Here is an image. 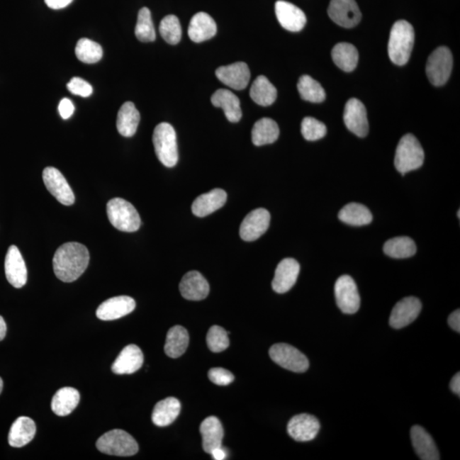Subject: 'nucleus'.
Returning <instances> with one entry per match:
<instances>
[{
	"label": "nucleus",
	"instance_id": "4c0bfd02",
	"mask_svg": "<svg viewBox=\"0 0 460 460\" xmlns=\"http://www.w3.org/2000/svg\"><path fill=\"white\" fill-rule=\"evenodd\" d=\"M298 90L303 100L310 103H322L326 99V92L319 82L309 75H303L298 80Z\"/></svg>",
	"mask_w": 460,
	"mask_h": 460
},
{
	"label": "nucleus",
	"instance_id": "49530a36",
	"mask_svg": "<svg viewBox=\"0 0 460 460\" xmlns=\"http://www.w3.org/2000/svg\"><path fill=\"white\" fill-rule=\"evenodd\" d=\"M58 111L63 120L69 119L74 115V106L69 99H63L59 103Z\"/></svg>",
	"mask_w": 460,
	"mask_h": 460
},
{
	"label": "nucleus",
	"instance_id": "0eeeda50",
	"mask_svg": "<svg viewBox=\"0 0 460 460\" xmlns=\"http://www.w3.org/2000/svg\"><path fill=\"white\" fill-rule=\"evenodd\" d=\"M453 69V55L451 50L442 46L429 57L426 64V74L434 86H442L449 80Z\"/></svg>",
	"mask_w": 460,
	"mask_h": 460
},
{
	"label": "nucleus",
	"instance_id": "cd10ccee",
	"mask_svg": "<svg viewBox=\"0 0 460 460\" xmlns=\"http://www.w3.org/2000/svg\"><path fill=\"white\" fill-rule=\"evenodd\" d=\"M36 434L35 421L28 417H20L11 425L9 437V444L13 447H22L28 444Z\"/></svg>",
	"mask_w": 460,
	"mask_h": 460
},
{
	"label": "nucleus",
	"instance_id": "f3484780",
	"mask_svg": "<svg viewBox=\"0 0 460 460\" xmlns=\"http://www.w3.org/2000/svg\"><path fill=\"white\" fill-rule=\"evenodd\" d=\"M301 265L293 259H285L280 262L274 273L272 288L277 293H285L296 284Z\"/></svg>",
	"mask_w": 460,
	"mask_h": 460
},
{
	"label": "nucleus",
	"instance_id": "2f4dec72",
	"mask_svg": "<svg viewBox=\"0 0 460 460\" xmlns=\"http://www.w3.org/2000/svg\"><path fill=\"white\" fill-rule=\"evenodd\" d=\"M280 129L276 121L269 118L257 120L252 130V140L256 146L270 145L279 138Z\"/></svg>",
	"mask_w": 460,
	"mask_h": 460
},
{
	"label": "nucleus",
	"instance_id": "39448f33",
	"mask_svg": "<svg viewBox=\"0 0 460 460\" xmlns=\"http://www.w3.org/2000/svg\"><path fill=\"white\" fill-rule=\"evenodd\" d=\"M107 214L111 225L123 232H135L141 226V218L134 206L121 198L108 202Z\"/></svg>",
	"mask_w": 460,
	"mask_h": 460
},
{
	"label": "nucleus",
	"instance_id": "20e7f679",
	"mask_svg": "<svg viewBox=\"0 0 460 460\" xmlns=\"http://www.w3.org/2000/svg\"><path fill=\"white\" fill-rule=\"evenodd\" d=\"M153 143L156 155L164 167H175L179 162L176 135L174 128L168 123L156 126L153 135Z\"/></svg>",
	"mask_w": 460,
	"mask_h": 460
},
{
	"label": "nucleus",
	"instance_id": "f257e3e1",
	"mask_svg": "<svg viewBox=\"0 0 460 460\" xmlns=\"http://www.w3.org/2000/svg\"><path fill=\"white\" fill-rule=\"evenodd\" d=\"M90 262V253L84 245L67 242L62 245L55 253V274L63 282H73L86 271Z\"/></svg>",
	"mask_w": 460,
	"mask_h": 460
},
{
	"label": "nucleus",
	"instance_id": "f704fd0d",
	"mask_svg": "<svg viewBox=\"0 0 460 460\" xmlns=\"http://www.w3.org/2000/svg\"><path fill=\"white\" fill-rule=\"evenodd\" d=\"M332 57L335 64L344 72H352L358 63V50L349 43L337 44L332 50Z\"/></svg>",
	"mask_w": 460,
	"mask_h": 460
},
{
	"label": "nucleus",
	"instance_id": "dca6fc26",
	"mask_svg": "<svg viewBox=\"0 0 460 460\" xmlns=\"http://www.w3.org/2000/svg\"><path fill=\"white\" fill-rule=\"evenodd\" d=\"M5 270L7 281L16 288H22L28 281L26 264L18 247L11 246L8 249L5 261Z\"/></svg>",
	"mask_w": 460,
	"mask_h": 460
},
{
	"label": "nucleus",
	"instance_id": "f03ea898",
	"mask_svg": "<svg viewBox=\"0 0 460 460\" xmlns=\"http://www.w3.org/2000/svg\"><path fill=\"white\" fill-rule=\"evenodd\" d=\"M415 30L407 21H398L392 27L388 54L396 65L403 66L408 62L415 44Z\"/></svg>",
	"mask_w": 460,
	"mask_h": 460
},
{
	"label": "nucleus",
	"instance_id": "c03bdc74",
	"mask_svg": "<svg viewBox=\"0 0 460 460\" xmlns=\"http://www.w3.org/2000/svg\"><path fill=\"white\" fill-rule=\"evenodd\" d=\"M67 90L72 94L82 96V98H88L92 94L94 89L90 84L82 78L74 77L70 80L67 84Z\"/></svg>",
	"mask_w": 460,
	"mask_h": 460
},
{
	"label": "nucleus",
	"instance_id": "7ed1b4c3",
	"mask_svg": "<svg viewBox=\"0 0 460 460\" xmlns=\"http://www.w3.org/2000/svg\"><path fill=\"white\" fill-rule=\"evenodd\" d=\"M425 152L419 140L412 134L400 139L395 155V167L403 175L423 166Z\"/></svg>",
	"mask_w": 460,
	"mask_h": 460
},
{
	"label": "nucleus",
	"instance_id": "a211bd4d",
	"mask_svg": "<svg viewBox=\"0 0 460 460\" xmlns=\"http://www.w3.org/2000/svg\"><path fill=\"white\" fill-rule=\"evenodd\" d=\"M216 76L225 86L234 90L242 91L248 86L251 73L247 63L235 62L233 64L218 67Z\"/></svg>",
	"mask_w": 460,
	"mask_h": 460
},
{
	"label": "nucleus",
	"instance_id": "b1692460",
	"mask_svg": "<svg viewBox=\"0 0 460 460\" xmlns=\"http://www.w3.org/2000/svg\"><path fill=\"white\" fill-rule=\"evenodd\" d=\"M217 24L208 13L199 12L193 16L189 26V36L196 43L212 39L216 35Z\"/></svg>",
	"mask_w": 460,
	"mask_h": 460
},
{
	"label": "nucleus",
	"instance_id": "bb28decb",
	"mask_svg": "<svg viewBox=\"0 0 460 460\" xmlns=\"http://www.w3.org/2000/svg\"><path fill=\"white\" fill-rule=\"evenodd\" d=\"M212 103L214 107L220 108L225 113L228 120L232 123L239 122L242 117L240 102L237 96L225 89L214 92L212 96Z\"/></svg>",
	"mask_w": 460,
	"mask_h": 460
},
{
	"label": "nucleus",
	"instance_id": "393cba45",
	"mask_svg": "<svg viewBox=\"0 0 460 460\" xmlns=\"http://www.w3.org/2000/svg\"><path fill=\"white\" fill-rule=\"evenodd\" d=\"M411 440L415 453L420 459H440L436 443L432 436L421 426L415 425L411 429Z\"/></svg>",
	"mask_w": 460,
	"mask_h": 460
},
{
	"label": "nucleus",
	"instance_id": "c9c22d12",
	"mask_svg": "<svg viewBox=\"0 0 460 460\" xmlns=\"http://www.w3.org/2000/svg\"><path fill=\"white\" fill-rule=\"evenodd\" d=\"M339 218L349 225L363 226L373 221V215L365 206L349 203L340 210Z\"/></svg>",
	"mask_w": 460,
	"mask_h": 460
},
{
	"label": "nucleus",
	"instance_id": "9d476101",
	"mask_svg": "<svg viewBox=\"0 0 460 460\" xmlns=\"http://www.w3.org/2000/svg\"><path fill=\"white\" fill-rule=\"evenodd\" d=\"M327 11L333 22L345 28L356 27L361 19V11L354 0H331Z\"/></svg>",
	"mask_w": 460,
	"mask_h": 460
},
{
	"label": "nucleus",
	"instance_id": "79ce46f5",
	"mask_svg": "<svg viewBox=\"0 0 460 460\" xmlns=\"http://www.w3.org/2000/svg\"><path fill=\"white\" fill-rule=\"evenodd\" d=\"M229 332L219 326H213L209 329L206 342L208 348L214 353H219L225 350L230 346V340L228 337Z\"/></svg>",
	"mask_w": 460,
	"mask_h": 460
},
{
	"label": "nucleus",
	"instance_id": "a18cd8bd",
	"mask_svg": "<svg viewBox=\"0 0 460 460\" xmlns=\"http://www.w3.org/2000/svg\"><path fill=\"white\" fill-rule=\"evenodd\" d=\"M208 378L211 381L218 386H228L234 381L233 374L222 367H214L209 371Z\"/></svg>",
	"mask_w": 460,
	"mask_h": 460
},
{
	"label": "nucleus",
	"instance_id": "c85d7f7f",
	"mask_svg": "<svg viewBox=\"0 0 460 460\" xmlns=\"http://www.w3.org/2000/svg\"><path fill=\"white\" fill-rule=\"evenodd\" d=\"M140 113L132 102L122 105L117 116V129L122 136L130 138L137 133Z\"/></svg>",
	"mask_w": 460,
	"mask_h": 460
},
{
	"label": "nucleus",
	"instance_id": "5701e85b",
	"mask_svg": "<svg viewBox=\"0 0 460 460\" xmlns=\"http://www.w3.org/2000/svg\"><path fill=\"white\" fill-rule=\"evenodd\" d=\"M227 201V193L221 189H215L196 198L192 212L196 217L204 218L223 208Z\"/></svg>",
	"mask_w": 460,
	"mask_h": 460
},
{
	"label": "nucleus",
	"instance_id": "1a4fd4ad",
	"mask_svg": "<svg viewBox=\"0 0 460 460\" xmlns=\"http://www.w3.org/2000/svg\"><path fill=\"white\" fill-rule=\"evenodd\" d=\"M335 293L337 307L343 313L352 315L360 309L361 298L357 286L347 274L337 280Z\"/></svg>",
	"mask_w": 460,
	"mask_h": 460
},
{
	"label": "nucleus",
	"instance_id": "ddd939ff",
	"mask_svg": "<svg viewBox=\"0 0 460 460\" xmlns=\"http://www.w3.org/2000/svg\"><path fill=\"white\" fill-rule=\"evenodd\" d=\"M270 214L267 210H253L244 218L240 228V237L245 242H254L261 237L269 229Z\"/></svg>",
	"mask_w": 460,
	"mask_h": 460
},
{
	"label": "nucleus",
	"instance_id": "72a5a7b5",
	"mask_svg": "<svg viewBox=\"0 0 460 460\" xmlns=\"http://www.w3.org/2000/svg\"><path fill=\"white\" fill-rule=\"evenodd\" d=\"M250 96L253 102L260 106L267 107L276 100L277 90L265 76L261 75L252 83Z\"/></svg>",
	"mask_w": 460,
	"mask_h": 460
},
{
	"label": "nucleus",
	"instance_id": "2eb2a0df",
	"mask_svg": "<svg viewBox=\"0 0 460 460\" xmlns=\"http://www.w3.org/2000/svg\"><path fill=\"white\" fill-rule=\"evenodd\" d=\"M320 428V422L315 416L302 413L289 421L288 432L295 441L310 442L318 436Z\"/></svg>",
	"mask_w": 460,
	"mask_h": 460
},
{
	"label": "nucleus",
	"instance_id": "9b49d317",
	"mask_svg": "<svg viewBox=\"0 0 460 460\" xmlns=\"http://www.w3.org/2000/svg\"><path fill=\"white\" fill-rule=\"evenodd\" d=\"M42 176L48 191L61 204L71 206L74 203V193L60 171L54 167H46Z\"/></svg>",
	"mask_w": 460,
	"mask_h": 460
},
{
	"label": "nucleus",
	"instance_id": "c756f323",
	"mask_svg": "<svg viewBox=\"0 0 460 460\" xmlns=\"http://www.w3.org/2000/svg\"><path fill=\"white\" fill-rule=\"evenodd\" d=\"M181 411V403L175 398H168L160 400L155 405L152 420L159 427L170 425L179 417Z\"/></svg>",
	"mask_w": 460,
	"mask_h": 460
},
{
	"label": "nucleus",
	"instance_id": "f8f14e48",
	"mask_svg": "<svg viewBox=\"0 0 460 460\" xmlns=\"http://www.w3.org/2000/svg\"><path fill=\"white\" fill-rule=\"evenodd\" d=\"M344 120L346 128L359 138H364L369 133V125L366 111L360 100L349 99L345 105Z\"/></svg>",
	"mask_w": 460,
	"mask_h": 460
},
{
	"label": "nucleus",
	"instance_id": "4be33fe9",
	"mask_svg": "<svg viewBox=\"0 0 460 460\" xmlns=\"http://www.w3.org/2000/svg\"><path fill=\"white\" fill-rule=\"evenodd\" d=\"M143 364V354L140 348L135 344L126 346L118 356L112 366L116 374H133L141 369Z\"/></svg>",
	"mask_w": 460,
	"mask_h": 460
},
{
	"label": "nucleus",
	"instance_id": "5fc2aeb1",
	"mask_svg": "<svg viewBox=\"0 0 460 460\" xmlns=\"http://www.w3.org/2000/svg\"><path fill=\"white\" fill-rule=\"evenodd\" d=\"M459 213H460V211H459V212H458V218H459Z\"/></svg>",
	"mask_w": 460,
	"mask_h": 460
},
{
	"label": "nucleus",
	"instance_id": "423d86ee",
	"mask_svg": "<svg viewBox=\"0 0 460 460\" xmlns=\"http://www.w3.org/2000/svg\"><path fill=\"white\" fill-rule=\"evenodd\" d=\"M96 447L101 453L128 457L138 451V444L130 434L122 430H113L103 434L98 442Z\"/></svg>",
	"mask_w": 460,
	"mask_h": 460
},
{
	"label": "nucleus",
	"instance_id": "4468645a",
	"mask_svg": "<svg viewBox=\"0 0 460 460\" xmlns=\"http://www.w3.org/2000/svg\"><path fill=\"white\" fill-rule=\"evenodd\" d=\"M422 303L419 298L408 297L402 299L391 311L390 325L395 329H400L415 322L420 314Z\"/></svg>",
	"mask_w": 460,
	"mask_h": 460
},
{
	"label": "nucleus",
	"instance_id": "de8ad7c7",
	"mask_svg": "<svg viewBox=\"0 0 460 460\" xmlns=\"http://www.w3.org/2000/svg\"><path fill=\"white\" fill-rule=\"evenodd\" d=\"M73 1L74 0H45L46 6L53 10L63 9Z\"/></svg>",
	"mask_w": 460,
	"mask_h": 460
},
{
	"label": "nucleus",
	"instance_id": "58836bf2",
	"mask_svg": "<svg viewBox=\"0 0 460 460\" xmlns=\"http://www.w3.org/2000/svg\"><path fill=\"white\" fill-rule=\"evenodd\" d=\"M75 54L79 61L92 64L102 59L103 52L102 46L96 42L84 38L76 45Z\"/></svg>",
	"mask_w": 460,
	"mask_h": 460
},
{
	"label": "nucleus",
	"instance_id": "3c124183",
	"mask_svg": "<svg viewBox=\"0 0 460 460\" xmlns=\"http://www.w3.org/2000/svg\"><path fill=\"white\" fill-rule=\"evenodd\" d=\"M211 454H212L214 459L223 460L227 457V451L221 447L214 449Z\"/></svg>",
	"mask_w": 460,
	"mask_h": 460
},
{
	"label": "nucleus",
	"instance_id": "412c9836",
	"mask_svg": "<svg viewBox=\"0 0 460 460\" xmlns=\"http://www.w3.org/2000/svg\"><path fill=\"white\" fill-rule=\"evenodd\" d=\"M181 296L188 301H203L208 296L210 286L200 272L191 271L185 274L179 285Z\"/></svg>",
	"mask_w": 460,
	"mask_h": 460
},
{
	"label": "nucleus",
	"instance_id": "37998d69",
	"mask_svg": "<svg viewBox=\"0 0 460 460\" xmlns=\"http://www.w3.org/2000/svg\"><path fill=\"white\" fill-rule=\"evenodd\" d=\"M301 133L307 141H318L326 136L327 128L315 118L306 117L302 121Z\"/></svg>",
	"mask_w": 460,
	"mask_h": 460
},
{
	"label": "nucleus",
	"instance_id": "6e6552de",
	"mask_svg": "<svg viewBox=\"0 0 460 460\" xmlns=\"http://www.w3.org/2000/svg\"><path fill=\"white\" fill-rule=\"evenodd\" d=\"M269 357L276 364L294 373H305L309 369L308 358L301 352L288 344H274Z\"/></svg>",
	"mask_w": 460,
	"mask_h": 460
},
{
	"label": "nucleus",
	"instance_id": "aec40b11",
	"mask_svg": "<svg viewBox=\"0 0 460 460\" xmlns=\"http://www.w3.org/2000/svg\"><path fill=\"white\" fill-rule=\"evenodd\" d=\"M136 302L128 296H119L108 299L96 310V316L102 320H113L132 313Z\"/></svg>",
	"mask_w": 460,
	"mask_h": 460
},
{
	"label": "nucleus",
	"instance_id": "e433bc0d",
	"mask_svg": "<svg viewBox=\"0 0 460 460\" xmlns=\"http://www.w3.org/2000/svg\"><path fill=\"white\" fill-rule=\"evenodd\" d=\"M383 252L393 259H408L415 254L417 247L411 238L400 236L387 240L383 246Z\"/></svg>",
	"mask_w": 460,
	"mask_h": 460
},
{
	"label": "nucleus",
	"instance_id": "603ef678",
	"mask_svg": "<svg viewBox=\"0 0 460 460\" xmlns=\"http://www.w3.org/2000/svg\"><path fill=\"white\" fill-rule=\"evenodd\" d=\"M7 327L5 320L0 315V341L5 339L6 335Z\"/></svg>",
	"mask_w": 460,
	"mask_h": 460
},
{
	"label": "nucleus",
	"instance_id": "ea45409f",
	"mask_svg": "<svg viewBox=\"0 0 460 460\" xmlns=\"http://www.w3.org/2000/svg\"><path fill=\"white\" fill-rule=\"evenodd\" d=\"M135 35H136L138 40L142 42H153L155 40L156 33L153 21H152L151 12L146 7L142 8L138 12Z\"/></svg>",
	"mask_w": 460,
	"mask_h": 460
},
{
	"label": "nucleus",
	"instance_id": "864d4df0",
	"mask_svg": "<svg viewBox=\"0 0 460 460\" xmlns=\"http://www.w3.org/2000/svg\"><path fill=\"white\" fill-rule=\"evenodd\" d=\"M3 387H4L3 379L0 378V394H1V392L3 391Z\"/></svg>",
	"mask_w": 460,
	"mask_h": 460
},
{
	"label": "nucleus",
	"instance_id": "a878e982",
	"mask_svg": "<svg viewBox=\"0 0 460 460\" xmlns=\"http://www.w3.org/2000/svg\"><path fill=\"white\" fill-rule=\"evenodd\" d=\"M200 430L202 436V447L206 453L211 454L214 449L222 447L225 432L221 422L217 417H206L202 422Z\"/></svg>",
	"mask_w": 460,
	"mask_h": 460
},
{
	"label": "nucleus",
	"instance_id": "a19ab883",
	"mask_svg": "<svg viewBox=\"0 0 460 460\" xmlns=\"http://www.w3.org/2000/svg\"><path fill=\"white\" fill-rule=\"evenodd\" d=\"M159 33L168 44H179L181 38V28L179 18L173 15L167 16L160 22Z\"/></svg>",
	"mask_w": 460,
	"mask_h": 460
},
{
	"label": "nucleus",
	"instance_id": "6ab92c4d",
	"mask_svg": "<svg viewBox=\"0 0 460 460\" xmlns=\"http://www.w3.org/2000/svg\"><path fill=\"white\" fill-rule=\"evenodd\" d=\"M276 14L281 27L291 32L301 31L307 22L306 16L301 9L284 0L276 3Z\"/></svg>",
	"mask_w": 460,
	"mask_h": 460
},
{
	"label": "nucleus",
	"instance_id": "473e14b6",
	"mask_svg": "<svg viewBox=\"0 0 460 460\" xmlns=\"http://www.w3.org/2000/svg\"><path fill=\"white\" fill-rule=\"evenodd\" d=\"M189 344V332L183 327L175 326L167 332L164 352L169 357L179 358L186 352Z\"/></svg>",
	"mask_w": 460,
	"mask_h": 460
},
{
	"label": "nucleus",
	"instance_id": "7c9ffc66",
	"mask_svg": "<svg viewBox=\"0 0 460 460\" xmlns=\"http://www.w3.org/2000/svg\"><path fill=\"white\" fill-rule=\"evenodd\" d=\"M79 400V392L74 388H62L53 396L52 411L58 416H67L78 406Z\"/></svg>",
	"mask_w": 460,
	"mask_h": 460
},
{
	"label": "nucleus",
	"instance_id": "8fccbe9b",
	"mask_svg": "<svg viewBox=\"0 0 460 460\" xmlns=\"http://www.w3.org/2000/svg\"><path fill=\"white\" fill-rule=\"evenodd\" d=\"M450 389L454 394L460 395V374H456L450 382Z\"/></svg>",
	"mask_w": 460,
	"mask_h": 460
},
{
	"label": "nucleus",
	"instance_id": "09e8293b",
	"mask_svg": "<svg viewBox=\"0 0 460 460\" xmlns=\"http://www.w3.org/2000/svg\"><path fill=\"white\" fill-rule=\"evenodd\" d=\"M449 325L453 330L457 332H460V310H457L453 312L449 316Z\"/></svg>",
	"mask_w": 460,
	"mask_h": 460
}]
</instances>
